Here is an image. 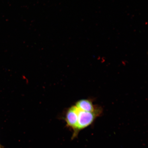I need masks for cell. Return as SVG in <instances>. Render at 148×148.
I'll list each match as a JSON object with an SVG mask.
<instances>
[{
  "label": "cell",
  "mask_w": 148,
  "mask_h": 148,
  "mask_svg": "<svg viewBox=\"0 0 148 148\" xmlns=\"http://www.w3.org/2000/svg\"><path fill=\"white\" fill-rule=\"evenodd\" d=\"M0 148H2L1 147V145H0Z\"/></svg>",
  "instance_id": "cell-4"
},
{
  "label": "cell",
  "mask_w": 148,
  "mask_h": 148,
  "mask_svg": "<svg viewBox=\"0 0 148 148\" xmlns=\"http://www.w3.org/2000/svg\"><path fill=\"white\" fill-rule=\"evenodd\" d=\"M102 112L103 110L102 109L94 112H85L78 109V118L77 129L75 134L72 136V139L76 138L81 130L86 128L93 123L96 119L101 115Z\"/></svg>",
  "instance_id": "cell-1"
},
{
  "label": "cell",
  "mask_w": 148,
  "mask_h": 148,
  "mask_svg": "<svg viewBox=\"0 0 148 148\" xmlns=\"http://www.w3.org/2000/svg\"><path fill=\"white\" fill-rule=\"evenodd\" d=\"M75 106L79 110L89 112H94L101 110V107L94 105L90 99H84L77 101Z\"/></svg>",
  "instance_id": "cell-3"
},
{
  "label": "cell",
  "mask_w": 148,
  "mask_h": 148,
  "mask_svg": "<svg viewBox=\"0 0 148 148\" xmlns=\"http://www.w3.org/2000/svg\"><path fill=\"white\" fill-rule=\"evenodd\" d=\"M77 118H78V109L75 105L72 106L66 111L65 116V121L66 126L73 131V134L76 130Z\"/></svg>",
  "instance_id": "cell-2"
}]
</instances>
